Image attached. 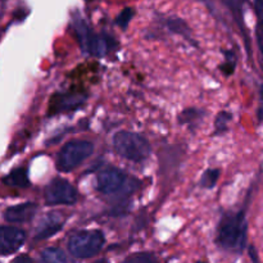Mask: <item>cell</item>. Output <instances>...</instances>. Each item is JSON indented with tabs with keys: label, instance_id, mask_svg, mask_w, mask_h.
<instances>
[{
	"label": "cell",
	"instance_id": "cell-13",
	"mask_svg": "<svg viewBox=\"0 0 263 263\" xmlns=\"http://www.w3.org/2000/svg\"><path fill=\"white\" fill-rule=\"evenodd\" d=\"M40 263H68L67 257L62 249L50 247L41 252Z\"/></svg>",
	"mask_w": 263,
	"mask_h": 263
},
{
	"label": "cell",
	"instance_id": "cell-22",
	"mask_svg": "<svg viewBox=\"0 0 263 263\" xmlns=\"http://www.w3.org/2000/svg\"><path fill=\"white\" fill-rule=\"evenodd\" d=\"M12 263H35V262L32 261V258H31V257L25 256V254H23V256H18L17 258L13 259Z\"/></svg>",
	"mask_w": 263,
	"mask_h": 263
},
{
	"label": "cell",
	"instance_id": "cell-19",
	"mask_svg": "<svg viewBox=\"0 0 263 263\" xmlns=\"http://www.w3.org/2000/svg\"><path fill=\"white\" fill-rule=\"evenodd\" d=\"M225 54V63L222 64L221 69H222L223 73L226 76H230L231 73H234V69H235L236 66V58H235V54L233 51H223Z\"/></svg>",
	"mask_w": 263,
	"mask_h": 263
},
{
	"label": "cell",
	"instance_id": "cell-4",
	"mask_svg": "<svg viewBox=\"0 0 263 263\" xmlns=\"http://www.w3.org/2000/svg\"><path fill=\"white\" fill-rule=\"evenodd\" d=\"M104 234L99 230H82L72 235L68 240V251L76 258H91L103 249Z\"/></svg>",
	"mask_w": 263,
	"mask_h": 263
},
{
	"label": "cell",
	"instance_id": "cell-10",
	"mask_svg": "<svg viewBox=\"0 0 263 263\" xmlns=\"http://www.w3.org/2000/svg\"><path fill=\"white\" fill-rule=\"evenodd\" d=\"M37 208L39 207L36 203H21V204L8 208L4 212V218L9 223L27 222V221L32 220L33 216L37 212Z\"/></svg>",
	"mask_w": 263,
	"mask_h": 263
},
{
	"label": "cell",
	"instance_id": "cell-7",
	"mask_svg": "<svg viewBox=\"0 0 263 263\" xmlns=\"http://www.w3.org/2000/svg\"><path fill=\"white\" fill-rule=\"evenodd\" d=\"M130 181L125 172L117 167H107L97 175V190L104 195L118 194Z\"/></svg>",
	"mask_w": 263,
	"mask_h": 263
},
{
	"label": "cell",
	"instance_id": "cell-9",
	"mask_svg": "<svg viewBox=\"0 0 263 263\" xmlns=\"http://www.w3.org/2000/svg\"><path fill=\"white\" fill-rule=\"evenodd\" d=\"M86 95L81 92H57L50 100L49 112L50 115L54 113L67 112V110H74L84 104Z\"/></svg>",
	"mask_w": 263,
	"mask_h": 263
},
{
	"label": "cell",
	"instance_id": "cell-8",
	"mask_svg": "<svg viewBox=\"0 0 263 263\" xmlns=\"http://www.w3.org/2000/svg\"><path fill=\"white\" fill-rule=\"evenodd\" d=\"M26 240L25 230L15 226H0V256L17 252Z\"/></svg>",
	"mask_w": 263,
	"mask_h": 263
},
{
	"label": "cell",
	"instance_id": "cell-20",
	"mask_svg": "<svg viewBox=\"0 0 263 263\" xmlns=\"http://www.w3.org/2000/svg\"><path fill=\"white\" fill-rule=\"evenodd\" d=\"M133 17H134L133 8H125V9L120 13V15L117 17V20H116V23H117V25L120 26L122 30H126L128 26V23H130V21L133 20Z\"/></svg>",
	"mask_w": 263,
	"mask_h": 263
},
{
	"label": "cell",
	"instance_id": "cell-6",
	"mask_svg": "<svg viewBox=\"0 0 263 263\" xmlns=\"http://www.w3.org/2000/svg\"><path fill=\"white\" fill-rule=\"evenodd\" d=\"M44 194H45V202L50 205H72L79 199V193L76 187L71 182L61 177L51 180L45 187Z\"/></svg>",
	"mask_w": 263,
	"mask_h": 263
},
{
	"label": "cell",
	"instance_id": "cell-23",
	"mask_svg": "<svg viewBox=\"0 0 263 263\" xmlns=\"http://www.w3.org/2000/svg\"><path fill=\"white\" fill-rule=\"evenodd\" d=\"M254 3H256L257 15H258V18H259L261 17V10H262V0H254Z\"/></svg>",
	"mask_w": 263,
	"mask_h": 263
},
{
	"label": "cell",
	"instance_id": "cell-12",
	"mask_svg": "<svg viewBox=\"0 0 263 263\" xmlns=\"http://www.w3.org/2000/svg\"><path fill=\"white\" fill-rule=\"evenodd\" d=\"M3 182L5 185H8V186L21 187V189L30 186V179H28L27 170L23 168V167L13 170L8 176H5L3 179Z\"/></svg>",
	"mask_w": 263,
	"mask_h": 263
},
{
	"label": "cell",
	"instance_id": "cell-5",
	"mask_svg": "<svg viewBox=\"0 0 263 263\" xmlns=\"http://www.w3.org/2000/svg\"><path fill=\"white\" fill-rule=\"evenodd\" d=\"M94 152V144L87 140H72L67 143L57 157V170L61 172L73 171Z\"/></svg>",
	"mask_w": 263,
	"mask_h": 263
},
{
	"label": "cell",
	"instance_id": "cell-14",
	"mask_svg": "<svg viewBox=\"0 0 263 263\" xmlns=\"http://www.w3.org/2000/svg\"><path fill=\"white\" fill-rule=\"evenodd\" d=\"M166 23L167 27L170 28V31L177 33V35L184 36L187 40L192 39V31H190L189 26H187L182 20H180V18H168Z\"/></svg>",
	"mask_w": 263,
	"mask_h": 263
},
{
	"label": "cell",
	"instance_id": "cell-2",
	"mask_svg": "<svg viewBox=\"0 0 263 263\" xmlns=\"http://www.w3.org/2000/svg\"><path fill=\"white\" fill-rule=\"evenodd\" d=\"M113 148L122 158L143 162L151 156L152 146L143 135L130 131H120L113 136Z\"/></svg>",
	"mask_w": 263,
	"mask_h": 263
},
{
	"label": "cell",
	"instance_id": "cell-1",
	"mask_svg": "<svg viewBox=\"0 0 263 263\" xmlns=\"http://www.w3.org/2000/svg\"><path fill=\"white\" fill-rule=\"evenodd\" d=\"M248 238V222L244 211L226 213L221 218L217 229L218 246L222 249L234 253H240L247 246Z\"/></svg>",
	"mask_w": 263,
	"mask_h": 263
},
{
	"label": "cell",
	"instance_id": "cell-3",
	"mask_svg": "<svg viewBox=\"0 0 263 263\" xmlns=\"http://www.w3.org/2000/svg\"><path fill=\"white\" fill-rule=\"evenodd\" d=\"M73 28L76 31L77 39H79L82 50L90 55L103 57L109 53L116 46L115 39L108 35L95 33L80 15L73 20Z\"/></svg>",
	"mask_w": 263,
	"mask_h": 263
},
{
	"label": "cell",
	"instance_id": "cell-15",
	"mask_svg": "<svg viewBox=\"0 0 263 263\" xmlns=\"http://www.w3.org/2000/svg\"><path fill=\"white\" fill-rule=\"evenodd\" d=\"M203 115H204L203 110L197 109V108H190V109H185L184 112L180 113L179 121L182 125H193V123H197Z\"/></svg>",
	"mask_w": 263,
	"mask_h": 263
},
{
	"label": "cell",
	"instance_id": "cell-21",
	"mask_svg": "<svg viewBox=\"0 0 263 263\" xmlns=\"http://www.w3.org/2000/svg\"><path fill=\"white\" fill-rule=\"evenodd\" d=\"M226 5L230 8L231 12L238 17V21H240V15H241V9H243L244 5V0H223Z\"/></svg>",
	"mask_w": 263,
	"mask_h": 263
},
{
	"label": "cell",
	"instance_id": "cell-11",
	"mask_svg": "<svg viewBox=\"0 0 263 263\" xmlns=\"http://www.w3.org/2000/svg\"><path fill=\"white\" fill-rule=\"evenodd\" d=\"M63 218L61 213H49L48 216L43 218V221L39 225L37 230L35 233L36 240H45V239L51 238L54 234L62 230L63 228Z\"/></svg>",
	"mask_w": 263,
	"mask_h": 263
},
{
	"label": "cell",
	"instance_id": "cell-16",
	"mask_svg": "<svg viewBox=\"0 0 263 263\" xmlns=\"http://www.w3.org/2000/svg\"><path fill=\"white\" fill-rule=\"evenodd\" d=\"M218 179H220V170L210 168L203 174L199 184L200 186L205 187V189H212V187L216 186Z\"/></svg>",
	"mask_w": 263,
	"mask_h": 263
},
{
	"label": "cell",
	"instance_id": "cell-25",
	"mask_svg": "<svg viewBox=\"0 0 263 263\" xmlns=\"http://www.w3.org/2000/svg\"><path fill=\"white\" fill-rule=\"evenodd\" d=\"M94 263H109V262H108L107 259L103 258V259H99V261H97V262H94Z\"/></svg>",
	"mask_w": 263,
	"mask_h": 263
},
{
	"label": "cell",
	"instance_id": "cell-24",
	"mask_svg": "<svg viewBox=\"0 0 263 263\" xmlns=\"http://www.w3.org/2000/svg\"><path fill=\"white\" fill-rule=\"evenodd\" d=\"M256 249H254V247H251V248H249V253H251V257H252V259H253L254 261V263H257L258 262V259H257V256H256Z\"/></svg>",
	"mask_w": 263,
	"mask_h": 263
},
{
	"label": "cell",
	"instance_id": "cell-18",
	"mask_svg": "<svg viewBox=\"0 0 263 263\" xmlns=\"http://www.w3.org/2000/svg\"><path fill=\"white\" fill-rule=\"evenodd\" d=\"M157 259L153 253L149 252H140V253H134L125 259L123 263H156Z\"/></svg>",
	"mask_w": 263,
	"mask_h": 263
},
{
	"label": "cell",
	"instance_id": "cell-26",
	"mask_svg": "<svg viewBox=\"0 0 263 263\" xmlns=\"http://www.w3.org/2000/svg\"><path fill=\"white\" fill-rule=\"evenodd\" d=\"M197 263H208V262H204V261H198Z\"/></svg>",
	"mask_w": 263,
	"mask_h": 263
},
{
	"label": "cell",
	"instance_id": "cell-17",
	"mask_svg": "<svg viewBox=\"0 0 263 263\" xmlns=\"http://www.w3.org/2000/svg\"><path fill=\"white\" fill-rule=\"evenodd\" d=\"M233 120V115L226 110H222L217 115L215 121V133L216 134H223L226 130H228L229 122Z\"/></svg>",
	"mask_w": 263,
	"mask_h": 263
}]
</instances>
